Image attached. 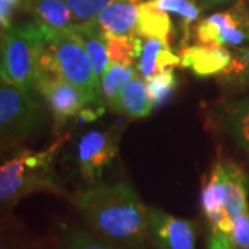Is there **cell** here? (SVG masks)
I'll list each match as a JSON object with an SVG mask.
<instances>
[{
    "mask_svg": "<svg viewBox=\"0 0 249 249\" xmlns=\"http://www.w3.org/2000/svg\"><path fill=\"white\" fill-rule=\"evenodd\" d=\"M79 213L109 242L142 249L150 238L148 208L129 183L96 184L71 196Z\"/></svg>",
    "mask_w": 249,
    "mask_h": 249,
    "instance_id": "1",
    "label": "cell"
},
{
    "mask_svg": "<svg viewBox=\"0 0 249 249\" xmlns=\"http://www.w3.org/2000/svg\"><path fill=\"white\" fill-rule=\"evenodd\" d=\"M70 133L57 137L45 150L21 148L0 162V213L9 212L25 196L35 193L64 194L55 180L54 162Z\"/></svg>",
    "mask_w": 249,
    "mask_h": 249,
    "instance_id": "2",
    "label": "cell"
},
{
    "mask_svg": "<svg viewBox=\"0 0 249 249\" xmlns=\"http://www.w3.org/2000/svg\"><path fill=\"white\" fill-rule=\"evenodd\" d=\"M43 40L42 22L36 19L3 29L0 40V79L34 94L36 61Z\"/></svg>",
    "mask_w": 249,
    "mask_h": 249,
    "instance_id": "3",
    "label": "cell"
},
{
    "mask_svg": "<svg viewBox=\"0 0 249 249\" xmlns=\"http://www.w3.org/2000/svg\"><path fill=\"white\" fill-rule=\"evenodd\" d=\"M46 45L53 52L61 75L83 93L88 106L104 108L101 83L97 78L86 47L75 28L54 29L42 24Z\"/></svg>",
    "mask_w": 249,
    "mask_h": 249,
    "instance_id": "4",
    "label": "cell"
},
{
    "mask_svg": "<svg viewBox=\"0 0 249 249\" xmlns=\"http://www.w3.org/2000/svg\"><path fill=\"white\" fill-rule=\"evenodd\" d=\"M46 116V109L34 94L0 79V152L39 133Z\"/></svg>",
    "mask_w": 249,
    "mask_h": 249,
    "instance_id": "5",
    "label": "cell"
},
{
    "mask_svg": "<svg viewBox=\"0 0 249 249\" xmlns=\"http://www.w3.org/2000/svg\"><path fill=\"white\" fill-rule=\"evenodd\" d=\"M122 126L107 130H90L76 144V163L79 173L90 186L98 184L104 169L114 160L119 150Z\"/></svg>",
    "mask_w": 249,
    "mask_h": 249,
    "instance_id": "6",
    "label": "cell"
},
{
    "mask_svg": "<svg viewBox=\"0 0 249 249\" xmlns=\"http://www.w3.org/2000/svg\"><path fill=\"white\" fill-rule=\"evenodd\" d=\"M35 93L43 98L47 111L53 118L54 134L71 121L79 116L88 106L83 93L62 75H36Z\"/></svg>",
    "mask_w": 249,
    "mask_h": 249,
    "instance_id": "7",
    "label": "cell"
},
{
    "mask_svg": "<svg viewBox=\"0 0 249 249\" xmlns=\"http://www.w3.org/2000/svg\"><path fill=\"white\" fill-rule=\"evenodd\" d=\"M150 238L158 249H196V226L158 208H148Z\"/></svg>",
    "mask_w": 249,
    "mask_h": 249,
    "instance_id": "8",
    "label": "cell"
},
{
    "mask_svg": "<svg viewBox=\"0 0 249 249\" xmlns=\"http://www.w3.org/2000/svg\"><path fill=\"white\" fill-rule=\"evenodd\" d=\"M139 21V6L129 1H116L101 10L85 24L96 31L104 40L112 36L134 34Z\"/></svg>",
    "mask_w": 249,
    "mask_h": 249,
    "instance_id": "9",
    "label": "cell"
},
{
    "mask_svg": "<svg viewBox=\"0 0 249 249\" xmlns=\"http://www.w3.org/2000/svg\"><path fill=\"white\" fill-rule=\"evenodd\" d=\"M180 61L183 68H187L198 78H208L220 75L231 62V53L223 47L194 45L181 47Z\"/></svg>",
    "mask_w": 249,
    "mask_h": 249,
    "instance_id": "10",
    "label": "cell"
},
{
    "mask_svg": "<svg viewBox=\"0 0 249 249\" xmlns=\"http://www.w3.org/2000/svg\"><path fill=\"white\" fill-rule=\"evenodd\" d=\"M136 34L147 39H160L170 50L175 43V29L168 13L155 7L150 0L139 6Z\"/></svg>",
    "mask_w": 249,
    "mask_h": 249,
    "instance_id": "11",
    "label": "cell"
},
{
    "mask_svg": "<svg viewBox=\"0 0 249 249\" xmlns=\"http://www.w3.org/2000/svg\"><path fill=\"white\" fill-rule=\"evenodd\" d=\"M111 109L132 119H142L151 114L152 104L142 76H133L127 82L115 103L111 106Z\"/></svg>",
    "mask_w": 249,
    "mask_h": 249,
    "instance_id": "12",
    "label": "cell"
},
{
    "mask_svg": "<svg viewBox=\"0 0 249 249\" xmlns=\"http://www.w3.org/2000/svg\"><path fill=\"white\" fill-rule=\"evenodd\" d=\"M24 10L36 21L54 29L75 27L73 14L64 0H24Z\"/></svg>",
    "mask_w": 249,
    "mask_h": 249,
    "instance_id": "13",
    "label": "cell"
},
{
    "mask_svg": "<svg viewBox=\"0 0 249 249\" xmlns=\"http://www.w3.org/2000/svg\"><path fill=\"white\" fill-rule=\"evenodd\" d=\"M106 46L109 62L114 64L133 67L134 62L142 55V43L137 34L112 36L106 40Z\"/></svg>",
    "mask_w": 249,
    "mask_h": 249,
    "instance_id": "14",
    "label": "cell"
},
{
    "mask_svg": "<svg viewBox=\"0 0 249 249\" xmlns=\"http://www.w3.org/2000/svg\"><path fill=\"white\" fill-rule=\"evenodd\" d=\"M73 28L78 32L80 40L83 42V45L86 47V52L89 54L97 78L101 80L103 75L106 73L108 65H109L106 40L98 35L96 31H93L91 28L88 27L85 22H82L79 25H75Z\"/></svg>",
    "mask_w": 249,
    "mask_h": 249,
    "instance_id": "15",
    "label": "cell"
},
{
    "mask_svg": "<svg viewBox=\"0 0 249 249\" xmlns=\"http://www.w3.org/2000/svg\"><path fill=\"white\" fill-rule=\"evenodd\" d=\"M133 76H136L133 67L109 62L107 71L101 78V96L104 103H107L111 107L127 85V82Z\"/></svg>",
    "mask_w": 249,
    "mask_h": 249,
    "instance_id": "16",
    "label": "cell"
},
{
    "mask_svg": "<svg viewBox=\"0 0 249 249\" xmlns=\"http://www.w3.org/2000/svg\"><path fill=\"white\" fill-rule=\"evenodd\" d=\"M145 86L152 108H158L165 106L175 96L178 88V80L175 71L158 72L145 79Z\"/></svg>",
    "mask_w": 249,
    "mask_h": 249,
    "instance_id": "17",
    "label": "cell"
},
{
    "mask_svg": "<svg viewBox=\"0 0 249 249\" xmlns=\"http://www.w3.org/2000/svg\"><path fill=\"white\" fill-rule=\"evenodd\" d=\"M150 1L162 11L172 13L181 18V27L184 31L181 47H186L187 42L190 39V27L194 21L199 18L201 9L191 0H150Z\"/></svg>",
    "mask_w": 249,
    "mask_h": 249,
    "instance_id": "18",
    "label": "cell"
},
{
    "mask_svg": "<svg viewBox=\"0 0 249 249\" xmlns=\"http://www.w3.org/2000/svg\"><path fill=\"white\" fill-rule=\"evenodd\" d=\"M58 249H116L96 235L82 229H68L64 232Z\"/></svg>",
    "mask_w": 249,
    "mask_h": 249,
    "instance_id": "19",
    "label": "cell"
},
{
    "mask_svg": "<svg viewBox=\"0 0 249 249\" xmlns=\"http://www.w3.org/2000/svg\"><path fill=\"white\" fill-rule=\"evenodd\" d=\"M163 47L166 46L160 39H147L142 43V55L137 64V71L142 79H148L158 73V55Z\"/></svg>",
    "mask_w": 249,
    "mask_h": 249,
    "instance_id": "20",
    "label": "cell"
},
{
    "mask_svg": "<svg viewBox=\"0 0 249 249\" xmlns=\"http://www.w3.org/2000/svg\"><path fill=\"white\" fill-rule=\"evenodd\" d=\"M64 1L70 7L73 17L86 22L96 17L101 10L121 0H64Z\"/></svg>",
    "mask_w": 249,
    "mask_h": 249,
    "instance_id": "21",
    "label": "cell"
},
{
    "mask_svg": "<svg viewBox=\"0 0 249 249\" xmlns=\"http://www.w3.org/2000/svg\"><path fill=\"white\" fill-rule=\"evenodd\" d=\"M22 229L10 217H0V249H22Z\"/></svg>",
    "mask_w": 249,
    "mask_h": 249,
    "instance_id": "22",
    "label": "cell"
},
{
    "mask_svg": "<svg viewBox=\"0 0 249 249\" xmlns=\"http://www.w3.org/2000/svg\"><path fill=\"white\" fill-rule=\"evenodd\" d=\"M226 79H248L249 78V47L237 50L231 58L230 65L220 73Z\"/></svg>",
    "mask_w": 249,
    "mask_h": 249,
    "instance_id": "23",
    "label": "cell"
},
{
    "mask_svg": "<svg viewBox=\"0 0 249 249\" xmlns=\"http://www.w3.org/2000/svg\"><path fill=\"white\" fill-rule=\"evenodd\" d=\"M231 244L232 249H249V209L235 217Z\"/></svg>",
    "mask_w": 249,
    "mask_h": 249,
    "instance_id": "24",
    "label": "cell"
},
{
    "mask_svg": "<svg viewBox=\"0 0 249 249\" xmlns=\"http://www.w3.org/2000/svg\"><path fill=\"white\" fill-rule=\"evenodd\" d=\"M178 65H181L180 55L173 53L168 47H163L158 55V72L173 71Z\"/></svg>",
    "mask_w": 249,
    "mask_h": 249,
    "instance_id": "25",
    "label": "cell"
},
{
    "mask_svg": "<svg viewBox=\"0 0 249 249\" xmlns=\"http://www.w3.org/2000/svg\"><path fill=\"white\" fill-rule=\"evenodd\" d=\"M16 10L13 9L11 6H9L7 3H4L3 0H0V28L1 29H9L13 22V14Z\"/></svg>",
    "mask_w": 249,
    "mask_h": 249,
    "instance_id": "26",
    "label": "cell"
},
{
    "mask_svg": "<svg viewBox=\"0 0 249 249\" xmlns=\"http://www.w3.org/2000/svg\"><path fill=\"white\" fill-rule=\"evenodd\" d=\"M227 1H231V0H196V3L201 6V9H211V7L219 6V4L227 3Z\"/></svg>",
    "mask_w": 249,
    "mask_h": 249,
    "instance_id": "27",
    "label": "cell"
},
{
    "mask_svg": "<svg viewBox=\"0 0 249 249\" xmlns=\"http://www.w3.org/2000/svg\"><path fill=\"white\" fill-rule=\"evenodd\" d=\"M242 136L247 142H249V111L242 119Z\"/></svg>",
    "mask_w": 249,
    "mask_h": 249,
    "instance_id": "28",
    "label": "cell"
},
{
    "mask_svg": "<svg viewBox=\"0 0 249 249\" xmlns=\"http://www.w3.org/2000/svg\"><path fill=\"white\" fill-rule=\"evenodd\" d=\"M4 3H7L14 10L24 9V0H3Z\"/></svg>",
    "mask_w": 249,
    "mask_h": 249,
    "instance_id": "29",
    "label": "cell"
},
{
    "mask_svg": "<svg viewBox=\"0 0 249 249\" xmlns=\"http://www.w3.org/2000/svg\"><path fill=\"white\" fill-rule=\"evenodd\" d=\"M241 109H245V111H249V100L248 101H245V103H242L240 106Z\"/></svg>",
    "mask_w": 249,
    "mask_h": 249,
    "instance_id": "30",
    "label": "cell"
},
{
    "mask_svg": "<svg viewBox=\"0 0 249 249\" xmlns=\"http://www.w3.org/2000/svg\"><path fill=\"white\" fill-rule=\"evenodd\" d=\"M126 1H129L132 4H142V0H126Z\"/></svg>",
    "mask_w": 249,
    "mask_h": 249,
    "instance_id": "31",
    "label": "cell"
},
{
    "mask_svg": "<svg viewBox=\"0 0 249 249\" xmlns=\"http://www.w3.org/2000/svg\"><path fill=\"white\" fill-rule=\"evenodd\" d=\"M1 34H3V29L0 28V40H1Z\"/></svg>",
    "mask_w": 249,
    "mask_h": 249,
    "instance_id": "32",
    "label": "cell"
}]
</instances>
